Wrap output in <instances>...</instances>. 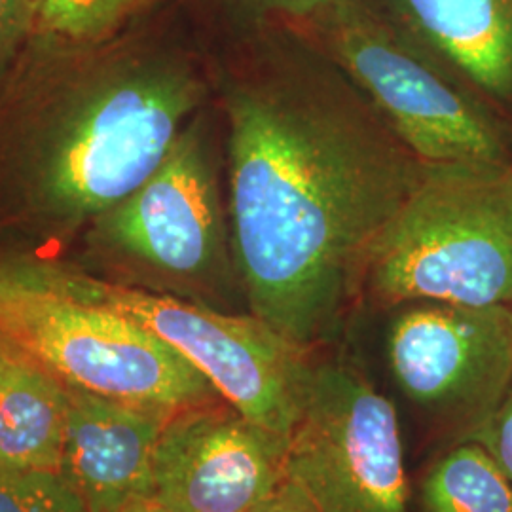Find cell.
Segmentation results:
<instances>
[{"label": "cell", "mask_w": 512, "mask_h": 512, "mask_svg": "<svg viewBox=\"0 0 512 512\" xmlns=\"http://www.w3.org/2000/svg\"><path fill=\"white\" fill-rule=\"evenodd\" d=\"M469 440L480 444L512 480V387L490 420Z\"/></svg>", "instance_id": "cell-18"}, {"label": "cell", "mask_w": 512, "mask_h": 512, "mask_svg": "<svg viewBox=\"0 0 512 512\" xmlns=\"http://www.w3.org/2000/svg\"><path fill=\"white\" fill-rule=\"evenodd\" d=\"M154 0H21L25 37L61 46H93L114 37Z\"/></svg>", "instance_id": "cell-15"}, {"label": "cell", "mask_w": 512, "mask_h": 512, "mask_svg": "<svg viewBox=\"0 0 512 512\" xmlns=\"http://www.w3.org/2000/svg\"><path fill=\"white\" fill-rule=\"evenodd\" d=\"M31 42L0 97V211L63 241L137 190L202 110L183 55L150 46Z\"/></svg>", "instance_id": "cell-2"}, {"label": "cell", "mask_w": 512, "mask_h": 512, "mask_svg": "<svg viewBox=\"0 0 512 512\" xmlns=\"http://www.w3.org/2000/svg\"><path fill=\"white\" fill-rule=\"evenodd\" d=\"M285 471L321 512H408L395 406L348 363H311Z\"/></svg>", "instance_id": "cell-8"}, {"label": "cell", "mask_w": 512, "mask_h": 512, "mask_svg": "<svg viewBox=\"0 0 512 512\" xmlns=\"http://www.w3.org/2000/svg\"><path fill=\"white\" fill-rule=\"evenodd\" d=\"M114 512H177L173 511L164 501H160L156 495H147L131 501L128 505L116 509Z\"/></svg>", "instance_id": "cell-21"}, {"label": "cell", "mask_w": 512, "mask_h": 512, "mask_svg": "<svg viewBox=\"0 0 512 512\" xmlns=\"http://www.w3.org/2000/svg\"><path fill=\"white\" fill-rule=\"evenodd\" d=\"M361 283L389 306H512V164H427Z\"/></svg>", "instance_id": "cell-4"}, {"label": "cell", "mask_w": 512, "mask_h": 512, "mask_svg": "<svg viewBox=\"0 0 512 512\" xmlns=\"http://www.w3.org/2000/svg\"><path fill=\"white\" fill-rule=\"evenodd\" d=\"M287 439L224 399L177 410L154 452L152 494L177 512H255L285 482Z\"/></svg>", "instance_id": "cell-10"}, {"label": "cell", "mask_w": 512, "mask_h": 512, "mask_svg": "<svg viewBox=\"0 0 512 512\" xmlns=\"http://www.w3.org/2000/svg\"><path fill=\"white\" fill-rule=\"evenodd\" d=\"M258 38L222 97L234 260L251 313L311 351L427 164L310 37Z\"/></svg>", "instance_id": "cell-1"}, {"label": "cell", "mask_w": 512, "mask_h": 512, "mask_svg": "<svg viewBox=\"0 0 512 512\" xmlns=\"http://www.w3.org/2000/svg\"><path fill=\"white\" fill-rule=\"evenodd\" d=\"M0 512L86 511L59 473L0 469Z\"/></svg>", "instance_id": "cell-16"}, {"label": "cell", "mask_w": 512, "mask_h": 512, "mask_svg": "<svg viewBox=\"0 0 512 512\" xmlns=\"http://www.w3.org/2000/svg\"><path fill=\"white\" fill-rule=\"evenodd\" d=\"M0 342L63 384L183 410L215 387L162 338L82 293L65 264L0 256Z\"/></svg>", "instance_id": "cell-3"}, {"label": "cell", "mask_w": 512, "mask_h": 512, "mask_svg": "<svg viewBox=\"0 0 512 512\" xmlns=\"http://www.w3.org/2000/svg\"><path fill=\"white\" fill-rule=\"evenodd\" d=\"M404 306L387 334L391 372L456 444L467 442L512 387V306Z\"/></svg>", "instance_id": "cell-9"}, {"label": "cell", "mask_w": 512, "mask_h": 512, "mask_svg": "<svg viewBox=\"0 0 512 512\" xmlns=\"http://www.w3.org/2000/svg\"><path fill=\"white\" fill-rule=\"evenodd\" d=\"M382 12L512 133V0H380Z\"/></svg>", "instance_id": "cell-12"}, {"label": "cell", "mask_w": 512, "mask_h": 512, "mask_svg": "<svg viewBox=\"0 0 512 512\" xmlns=\"http://www.w3.org/2000/svg\"><path fill=\"white\" fill-rule=\"evenodd\" d=\"M255 512H321L296 482L285 478V482L275 490V494L264 501Z\"/></svg>", "instance_id": "cell-19"}, {"label": "cell", "mask_w": 512, "mask_h": 512, "mask_svg": "<svg viewBox=\"0 0 512 512\" xmlns=\"http://www.w3.org/2000/svg\"><path fill=\"white\" fill-rule=\"evenodd\" d=\"M219 162L200 112L137 190L93 222L95 245L148 291L215 294L238 279Z\"/></svg>", "instance_id": "cell-6"}, {"label": "cell", "mask_w": 512, "mask_h": 512, "mask_svg": "<svg viewBox=\"0 0 512 512\" xmlns=\"http://www.w3.org/2000/svg\"><path fill=\"white\" fill-rule=\"evenodd\" d=\"M230 14L262 31L287 29L306 35L336 0H220Z\"/></svg>", "instance_id": "cell-17"}, {"label": "cell", "mask_w": 512, "mask_h": 512, "mask_svg": "<svg viewBox=\"0 0 512 512\" xmlns=\"http://www.w3.org/2000/svg\"><path fill=\"white\" fill-rule=\"evenodd\" d=\"M423 164H512V133L370 0H336L306 33Z\"/></svg>", "instance_id": "cell-5"}, {"label": "cell", "mask_w": 512, "mask_h": 512, "mask_svg": "<svg viewBox=\"0 0 512 512\" xmlns=\"http://www.w3.org/2000/svg\"><path fill=\"white\" fill-rule=\"evenodd\" d=\"M67 414L69 385L2 344L0 469L57 473Z\"/></svg>", "instance_id": "cell-13"}, {"label": "cell", "mask_w": 512, "mask_h": 512, "mask_svg": "<svg viewBox=\"0 0 512 512\" xmlns=\"http://www.w3.org/2000/svg\"><path fill=\"white\" fill-rule=\"evenodd\" d=\"M177 410L69 385L59 476L86 512H114L152 494L158 440Z\"/></svg>", "instance_id": "cell-11"}, {"label": "cell", "mask_w": 512, "mask_h": 512, "mask_svg": "<svg viewBox=\"0 0 512 512\" xmlns=\"http://www.w3.org/2000/svg\"><path fill=\"white\" fill-rule=\"evenodd\" d=\"M82 293L128 315L194 366L245 418L289 437L311 370L300 348L253 313L234 315L175 294L114 283L67 266Z\"/></svg>", "instance_id": "cell-7"}, {"label": "cell", "mask_w": 512, "mask_h": 512, "mask_svg": "<svg viewBox=\"0 0 512 512\" xmlns=\"http://www.w3.org/2000/svg\"><path fill=\"white\" fill-rule=\"evenodd\" d=\"M421 512H512V480L480 444L459 442L425 476Z\"/></svg>", "instance_id": "cell-14"}, {"label": "cell", "mask_w": 512, "mask_h": 512, "mask_svg": "<svg viewBox=\"0 0 512 512\" xmlns=\"http://www.w3.org/2000/svg\"><path fill=\"white\" fill-rule=\"evenodd\" d=\"M0 355H2V344H0Z\"/></svg>", "instance_id": "cell-22"}, {"label": "cell", "mask_w": 512, "mask_h": 512, "mask_svg": "<svg viewBox=\"0 0 512 512\" xmlns=\"http://www.w3.org/2000/svg\"><path fill=\"white\" fill-rule=\"evenodd\" d=\"M19 37H25L21 0H0V50Z\"/></svg>", "instance_id": "cell-20"}]
</instances>
